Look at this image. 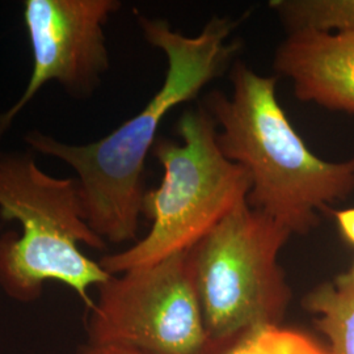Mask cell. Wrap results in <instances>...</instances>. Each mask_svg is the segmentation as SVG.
I'll return each mask as SVG.
<instances>
[{
    "instance_id": "obj_1",
    "label": "cell",
    "mask_w": 354,
    "mask_h": 354,
    "mask_svg": "<svg viewBox=\"0 0 354 354\" xmlns=\"http://www.w3.org/2000/svg\"><path fill=\"white\" fill-rule=\"evenodd\" d=\"M140 23L145 38L165 51L168 62L163 87L140 113L87 145H68L36 130L26 136L33 151L59 159L75 171L89 227L112 243L137 238L146 193L145 162L165 114L196 99L223 73L236 49L227 41L236 23L228 17H213L196 37L177 33L165 20L140 17Z\"/></svg>"
},
{
    "instance_id": "obj_2",
    "label": "cell",
    "mask_w": 354,
    "mask_h": 354,
    "mask_svg": "<svg viewBox=\"0 0 354 354\" xmlns=\"http://www.w3.org/2000/svg\"><path fill=\"white\" fill-rule=\"evenodd\" d=\"M231 97L221 91L205 104L218 133V145L231 162L251 177L248 206L270 216L291 234L306 235L319 225L317 212L354 192V156L326 162L308 150L276 95L277 79L234 66Z\"/></svg>"
},
{
    "instance_id": "obj_3",
    "label": "cell",
    "mask_w": 354,
    "mask_h": 354,
    "mask_svg": "<svg viewBox=\"0 0 354 354\" xmlns=\"http://www.w3.org/2000/svg\"><path fill=\"white\" fill-rule=\"evenodd\" d=\"M0 218L20 222L23 232L0 236V288L17 302L41 297L49 281L77 292L89 308L91 286L112 277L79 250L83 243L104 250L89 227L75 178L41 171L32 152H0Z\"/></svg>"
},
{
    "instance_id": "obj_4",
    "label": "cell",
    "mask_w": 354,
    "mask_h": 354,
    "mask_svg": "<svg viewBox=\"0 0 354 354\" xmlns=\"http://www.w3.org/2000/svg\"><path fill=\"white\" fill-rule=\"evenodd\" d=\"M177 133L181 145L158 138L152 147L165 176L159 188L143 197L142 215L152 221L150 232L99 263L112 276L189 251L227 215L248 203L251 177L223 155L216 122L206 108L183 114Z\"/></svg>"
},
{
    "instance_id": "obj_5",
    "label": "cell",
    "mask_w": 354,
    "mask_h": 354,
    "mask_svg": "<svg viewBox=\"0 0 354 354\" xmlns=\"http://www.w3.org/2000/svg\"><path fill=\"white\" fill-rule=\"evenodd\" d=\"M290 235L245 203L189 250L203 322L215 342L281 324L291 290L277 259Z\"/></svg>"
},
{
    "instance_id": "obj_6",
    "label": "cell",
    "mask_w": 354,
    "mask_h": 354,
    "mask_svg": "<svg viewBox=\"0 0 354 354\" xmlns=\"http://www.w3.org/2000/svg\"><path fill=\"white\" fill-rule=\"evenodd\" d=\"M121 274L99 286L89 344L146 354H212L222 345L205 326L189 251Z\"/></svg>"
},
{
    "instance_id": "obj_7",
    "label": "cell",
    "mask_w": 354,
    "mask_h": 354,
    "mask_svg": "<svg viewBox=\"0 0 354 354\" xmlns=\"http://www.w3.org/2000/svg\"><path fill=\"white\" fill-rule=\"evenodd\" d=\"M115 0H26L24 21L33 71L24 93L0 115V138L48 82L75 99H87L109 68L104 26L120 8Z\"/></svg>"
},
{
    "instance_id": "obj_8",
    "label": "cell",
    "mask_w": 354,
    "mask_h": 354,
    "mask_svg": "<svg viewBox=\"0 0 354 354\" xmlns=\"http://www.w3.org/2000/svg\"><path fill=\"white\" fill-rule=\"evenodd\" d=\"M274 68L292 82L298 100L354 114V30L292 32L276 51Z\"/></svg>"
},
{
    "instance_id": "obj_9",
    "label": "cell",
    "mask_w": 354,
    "mask_h": 354,
    "mask_svg": "<svg viewBox=\"0 0 354 354\" xmlns=\"http://www.w3.org/2000/svg\"><path fill=\"white\" fill-rule=\"evenodd\" d=\"M304 308L317 314V327L329 342L332 354H354V282L349 273L323 282L302 301Z\"/></svg>"
},
{
    "instance_id": "obj_10",
    "label": "cell",
    "mask_w": 354,
    "mask_h": 354,
    "mask_svg": "<svg viewBox=\"0 0 354 354\" xmlns=\"http://www.w3.org/2000/svg\"><path fill=\"white\" fill-rule=\"evenodd\" d=\"M212 354H332L328 346L301 329L264 324L243 332Z\"/></svg>"
},
{
    "instance_id": "obj_11",
    "label": "cell",
    "mask_w": 354,
    "mask_h": 354,
    "mask_svg": "<svg viewBox=\"0 0 354 354\" xmlns=\"http://www.w3.org/2000/svg\"><path fill=\"white\" fill-rule=\"evenodd\" d=\"M290 33L315 30L342 33L354 30V0H286L272 1Z\"/></svg>"
},
{
    "instance_id": "obj_12",
    "label": "cell",
    "mask_w": 354,
    "mask_h": 354,
    "mask_svg": "<svg viewBox=\"0 0 354 354\" xmlns=\"http://www.w3.org/2000/svg\"><path fill=\"white\" fill-rule=\"evenodd\" d=\"M329 214L335 216L339 232L344 241L354 248V207L344 209V210L330 209Z\"/></svg>"
},
{
    "instance_id": "obj_13",
    "label": "cell",
    "mask_w": 354,
    "mask_h": 354,
    "mask_svg": "<svg viewBox=\"0 0 354 354\" xmlns=\"http://www.w3.org/2000/svg\"><path fill=\"white\" fill-rule=\"evenodd\" d=\"M77 354H146L142 353L140 351L118 346V345H95V344H87L84 345Z\"/></svg>"
},
{
    "instance_id": "obj_14",
    "label": "cell",
    "mask_w": 354,
    "mask_h": 354,
    "mask_svg": "<svg viewBox=\"0 0 354 354\" xmlns=\"http://www.w3.org/2000/svg\"><path fill=\"white\" fill-rule=\"evenodd\" d=\"M349 276H351V279H352V281L354 282V264L353 268H352V270L349 272Z\"/></svg>"
}]
</instances>
